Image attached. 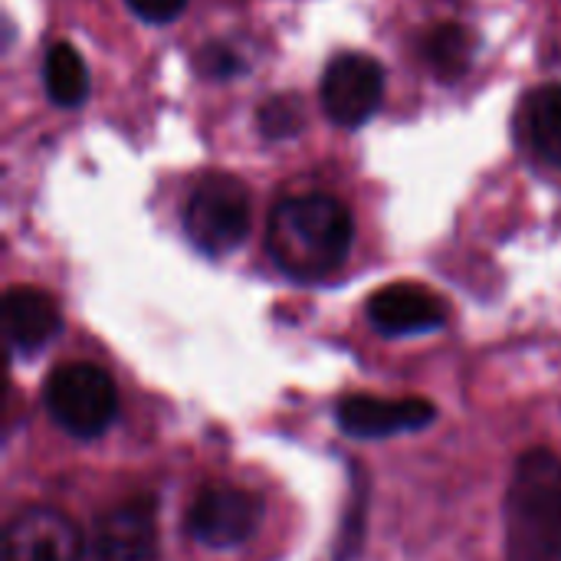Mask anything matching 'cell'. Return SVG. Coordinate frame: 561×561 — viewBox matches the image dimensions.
Here are the masks:
<instances>
[{"instance_id": "obj_1", "label": "cell", "mask_w": 561, "mask_h": 561, "mask_svg": "<svg viewBox=\"0 0 561 561\" xmlns=\"http://www.w3.org/2000/svg\"><path fill=\"white\" fill-rule=\"evenodd\" d=\"M352 240V210L332 194L283 197L266 224V250L273 263L299 283L332 276L348 260Z\"/></svg>"}, {"instance_id": "obj_2", "label": "cell", "mask_w": 561, "mask_h": 561, "mask_svg": "<svg viewBox=\"0 0 561 561\" xmlns=\"http://www.w3.org/2000/svg\"><path fill=\"white\" fill-rule=\"evenodd\" d=\"M506 561H561V460L519 457L506 490Z\"/></svg>"}, {"instance_id": "obj_3", "label": "cell", "mask_w": 561, "mask_h": 561, "mask_svg": "<svg viewBox=\"0 0 561 561\" xmlns=\"http://www.w3.org/2000/svg\"><path fill=\"white\" fill-rule=\"evenodd\" d=\"M46 414L72 437H99L118 414V391L108 371L92 362H66L43 385Z\"/></svg>"}, {"instance_id": "obj_4", "label": "cell", "mask_w": 561, "mask_h": 561, "mask_svg": "<svg viewBox=\"0 0 561 561\" xmlns=\"http://www.w3.org/2000/svg\"><path fill=\"white\" fill-rule=\"evenodd\" d=\"M253 220L250 191L233 174L204 178L184 204V233L207 256H224L237 250Z\"/></svg>"}, {"instance_id": "obj_5", "label": "cell", "mask_w": 561, "mask_h": 561, "mask_svg": "<svg viewBox=\"0 0 561 561\" xmlns=\"http://www.w3.org/2000/svg\"><path fill=\"white\" fill-rule=\"evenodd\" d=\"M322 108L342 128L365 125L385 99V66L365 53H342L322 72Z\"/></svg>"}, {"instance_id": "obj_6", "label": "cell", "mask_w": 561, "mask_h": 561, "mask_svg": "<svg viewBox=\"0 0 561 561\" xmlns=\"http://www.w3.org/2000/svg\"><path fill=\"white\" fill-rule=\"evenodd\" d=\"M263 519V503L237 486H207L187 510V533L207 549H233L247 542Z\"/></svg>"}, {"instance_id": "obj_7", "label": "cell", "mask_w": 561, "mask_h": 561, "mask_svg": "<svg viewBox=\"0 0 561 561\" xmlns=\"http://www.w3.org/2000/svg\"><path fill=\"white\" fill-rule=\"evenodd\" d=\"M3 561H82V536L59 510H23L3 536Z\"/></svg>"}, {"instance_id": "obj_8", "label": "cell", "mask_w": 561, "mask_h": 561, "mask_svg": "<svg viewBox=\"0 0 561 561\" xmlns=\"http://www.w3.org/2000/svg\"><path fill=\"white\" fill-rule=\"evenodd\" d=\"M92 552L95 561H158L154 500L138 496L99 516L92 533Z\"/></svg>"}, {"instance_id": "obj_9", "label": "cell", "mask_w": 561, "mask_h": 561, "mask_svg": "<svg viewBox=\"0 0 561 561\" xmlns=\"http://www.w3.org/2000/svg\"><path fill=\"white\" fill-rule=\"evenodd\" d=\"M368 319L381 335H421L437 332L447 319L444 299L421 283H391L368 299Z\"/></svg>"}, {"instance_id": "obj_10", "label": "cell", "mask_w": 561, "mask_h": 561, "mask_svg": "<svg viewBox=\"0 0 561 561\" xmlns=\"http://www.w3.org/2000/svg\"><path fill=\"white\" fill-rule=\"evenodd\" d=\"M434 421V404L421 398H375L348 394L339 401V427L352 437H394L421 431Z\"/></svg>"}, {"instance_id": "obj_11", "label": "cell", "mask_w": 561, "mask_h": 561, "mask_svg": "<svg viewBox=\"0 0 561 561\" xmlns=\"http://www.w3.org/2000/svg\"><path fill=\"white\" fill-rule=\"evenodd\" d=\"M62 316L49 293L36 286H10L3 293V339L10 352L33 355L59 335Z\"/></svg>"}, {"instance_id": "obj_12", "label": "cell", "mask_w": 561, "mask_h": 561, "mask_svg": "<svg viewBox=\"0 0 561 561\" xmlns=\"http://www.w3.org/2000/svg\"><path fill=\"white\" fill-rule=\"evenodd\" d=\"M519 128L536 158L561 168V82L526 95L519 108Z\"/></svg>"}, {"instance_id": "obj_13", "label": "cell", "mask_w": 561, "mask_h": 561, "mask_svg": "<svg viewBox=\"0 0 561 561\" xmlns=\"http://www.w3.org/2000/svg\"><path fill=\"white\" fill-rule=\"evenodd\" d=\"M43 85L56 105H82L89 95V69L85 59L69 43H53L43 59Z\"/></svg>"}, {"instance_id": "obj_14", "label": "cell", "mask_w": 561, "mask_h": 561, "mask_svg": "<svg viewBox=\"0 0 561 561\" xmlns=\"http://www.w3.org/2000/svg\"><path fill=\"white\" fill-rule=\"evenodd\" d=\"M424 59L437 72V79L454 82L470 69L473 59V36L460 23H440L424 36Z\"/></svg>"}, {"instance_id": "obj_15", "label": "cell", "mask_w": 561, "mask_h": 561, "mask_svg": "<svg viewBox=\"0 0 561 561\" xmlns=\"http://www.w3.org/2000/svg\"><path fill=\"white\" fill-rule=\"evenodd\" d=\"M260 128L270 138H286L302 128V102L296 95H276L260 108Z\"/></svg>"}, {"instance_id": "obj_16", "label": "cell", "mask_w": 561, "mask_h": 561, "mask_svg": "<svg viewBox=\"0 0 561 561\" xmlns=\"http://www.w3.org/2000/svg\"><path fill=\"white\" fill-rule=\"evenodd\" d=\"M128 7L145 23H158L161 26V23H171L174 16H181L187 0H128Z\"/></svg>"}]
</instances>
